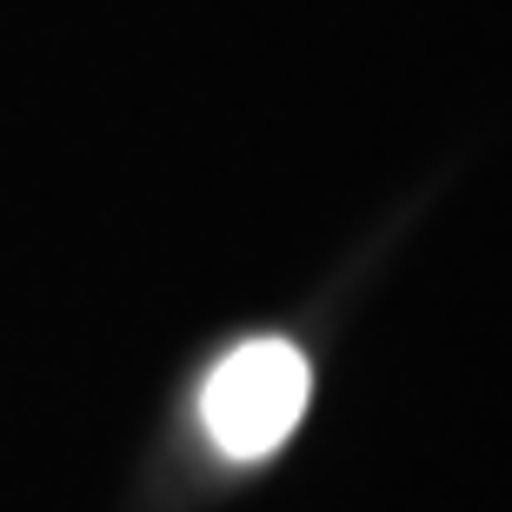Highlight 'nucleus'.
<instances>
[{
    "mask_svg": "<svg viewBox=\"0 0 512 512\" xmlns=\"http://www.w3.org/2000/svg\"><path fill=\"white\" fill-rule=\"evenodd\" d=\"M313 373L293 340H247L207 373L200 386V426L227 459H266L280 453L306 413Z\"/></svg>",
    "mask_w": 512,
    "mask_h": 512,
    "instance_id": "1",
    "label": "nucleus"
}]
</instances>
